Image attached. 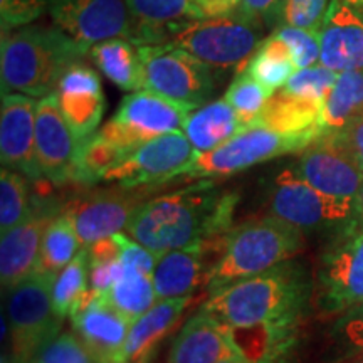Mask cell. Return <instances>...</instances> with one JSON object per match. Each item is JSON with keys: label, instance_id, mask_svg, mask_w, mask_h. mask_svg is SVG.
Wrapping results in <instances>:
<instances>
[{"label": "cell", "instance_id": "obj_1", "mask_svg": "<svg viewBox=\"0 0 363 363\" xmlns=\"http://www.w3.org/2000/svg\"><path fill=\"white\" fill-rule=\"evenodd\" d=\"M313 284L301 262L286 261L252 278L225 286L201 310L234 333L254 331L288 352L310 303Z\"/></svg>", "mask_w": 363, "mask_h": 363}, {"label": "cell", "instance_id": "obj_2", "mask_svg": "<svg viewBox=\"0 0 363 363\" xmlns=\"http://www.w3.org/2000/svg\"><path fill=\"white\" fill-rule=\"evenodd\" d=\"M238 197L212 184L148 199L126 225V234L158 257L175 249L224 238L233 227Z\"/></svg>", "mask_w": 363, "mask_h": 363}, {"label": "cell", "instance_id": "obj_3", "mask_svg": "<svg viewBox=\"0 0 363 363\" xmlns=\"http://www.w3.org/2000/svg\"><path fill=\"white\" fill-rule=\"evenodd\" d=\"M88 54L57 27H19L2 33L0 78L2 94L44 98L56 93L59 81Z\"/></svg>", "mask_w": 363, "mask_h": 363}, {"label": "cell", "instance_id": "obj_4", "mask_svg": "<svg viewBox=\"0 0 363 363\" xmlns=\"http://www.w3.org/2000/svg\"><path fill=\"white\" fill-rule=\"evenodd\" d=\"M303 247V233L274 216L233 227L216 264L207 271L208 296L225 286L252 278L289 261Z\"/></svg>", "mask_w": 363, "mask_h": 363}, {"label": "cell", "instance_id": "obj_5", "mask_svg": "<svg viewBox=\"0 0 363 363\" xmlns=\"http://www.w3.org/2000/svg\"><path fill=\"white\" fill-rule=\"evenodd\" d=\"M162 44L182 49L217 69H242L261 45L256 24L238 13L206 17L177 26Z\"/></svg>", "mask_w": 363, "mask_h": 363}, {"label": "cell", "instance_id": "obj_6", "mask_svg": "<svg viewBox=\"0 0 363 363\" xmlns=\"http://www.w3.org/2000/svg\"><path fill=\"white\" fill-rule=\"evenodd\" d=\"M56 272L38 269L7 291V328L12 363L35 360L44 345L61 333L62 320L52 306Z\"/></svg>", "mask_w": 363, "mask_h": 363}, {"label": "cell", "instance_id": "obj_7", "mask_svg": "<svg viewBox=\"0 0 363 363\" xmlns=\"http://www.w3.org/2000/svg\"><path fill=\"white\" fill-rule=\"evenodd\" d=\"M320 136V131L286 135L266 126H249L240 130L229 142L212 152L202 153L182 172L187 179H214L251 169L272 158L303 152Z\"/></svg>", "mask_w": 363, "mask_h": 363}, {"label": "cell", "instance_id": "obj_8", "mask_svg": "<svg viewBox=\"0 0 363 363\" xmlns=\"http://www.w3.org/2000/svg\"><path fill=\"white\" fill-rule=\"evenodd\" d=\"M143 89L194 111L208 103L214 79L211 67L167 44L138 45Z\"/></svg>", "mask_w": 363, "mask_h": 363}, {"label": "cell", "instance_id": "obj_9", "mask_svg": "<svg viewBox=\"0 0 363 363\" xmlns=\"http://www.w3.org/2000/svg\"><path fill=\"white\" fill-rule=\"evenodd\" d=\"M197 157V150L184 131H174L138 145L115 163L101 182H113L128 189L160 187L180 177Z\"/></svg>", "mask_w": 363, "mask_h": 363}, {"label": "cell", "instance_id": "obj_10", "mask_svg": "<svg viewBox=\"0 0 363 363\" xmlns=\"http://www.w3.org/2000/svg\"><path fill=\"white\" fill-rule=\"evenodd\" d=\"M271 216L296 229L316 230L342 224L350 229L355 203L340 202L313 189L296 169H286L272 182L269 192Z\"/></svg>", "mask_w": 363, "mask_h": 363}, {"label": "cell", "instance_id": "obj_11", "mask_svg": "<svg viewBox=\"0 0 363 363\" xmlns=\"http://www.w3.org/2000/svg\"><path fill=\"white\" fill-rule=\"evenodd\" d=\"M190 113L185 106L147 89L135 91L121 101L116 115L98 133L131 152L148 140L184 130Z\"/></svg>", "mask_w": 363, "mask_h": 363}, {"label": "cell", "instance_id": "obj_12", "mask_svg": "<svg viewBox=\"0 0 363 363\" xmlns=\"http://www.w3.org/2000/svg\"><path fill=\"white\" fill-rule=\"evenodd\" d=\"M363 303V233L343 238L321 256L316 278V306L323 315H342Z\"/></svg>", "mask_w": 363, "mask_h": 363}, {"label": "cell", "instance_id": "obj_13", "mask_svg": "<svg viewBox=\"0 0 363 363\" xmlns=\"http://www.w3.org/2000/svg\"><path fill=\"white\" fill-rule=\"evenodd\" d=\"M49 16L57 29L88 52L103 40L133 43L135 26L125 0H51Z\"/></svg>", "mask_w": 363, "mask_h": 363}, {"label": "cell", "instance_id": "obj_14", "mask_svg": "<svg viewBox=\"0 0 363 363\" xmlns=\"http://www.w3.org/2000/svg\"><path fill=\"white\" fill-rule=\"evenodd\" d=\"M296 170L313 189L340 202L355 203L363 187V170L342 136H318L301 152Z\"/></svg>", "mask_w": 363, "mask_h": 363}, {"label": "cell", "instance_id": "obj_15", "mask_svg": "<svg viewBox=\"0 0 363 363\" xmlns=\"http://www.w3.org/2000/svg\"><path fill=\"white\" fill-rule=\"evenodd\" d=\"M81 143L62 115L56 94L40 98L35 111V158L40 175L54 184L74 180Z\"/></svg>", "mask_w": 363, "mask_h": 363}, {"label": "cell", "instance_id": "obj_16", "mask_svg": "<svg viewBox=\"0 0 363 363\" xmlns=\"http://www.w3.org/2000/svg\"><path fill=\"white\" fill-rule=\"evenodd\" d=\"M148 192L150 187H118L89 195L74 203L69 214L78 230L81 246L89 247L125 230L135 212L148 201Z\"/></svg>", "mask_w": 363, "mask_h": 363}, {"label": "cell", "instance_id": "obj_17", "mask_svg": "<svg viewBox=\"0 0 363 363\" xmlns=\"http://www.w3.org/2000/svg\"><path fill=\"white\" fill-rule=\"evenodd\" d=\"M34 98L21 93L2 94L0 108V158L4 169L19 172L27 179H40L35 158Z\"/></svg>", "mask_w": 363, "mask_h": 363}, {"label": "cell", "instance_id": "obj_18", "mask_svg": "<svg viewBox=\"0 0 363 363\" xmlns=\"http://www.w3.org/2000/svg\"><path fill=\"white\" fill-rule=\"evenodd\" d=\"M74 333L99 363H121L130 321L106 298H88L71 316Z\"/></svg>", "mask_w": 363, "mask_h": 363}, {"label": "cell", "instance_id": "obj_19", "mask_svg": "<svg viewBox=\"0 0 363 363\" xmlns=\"http://www.w3.org/2000/svg\"><path fill=\"white\" fill-rule=\"evenodd\" d=\"M56 217L51 208L33 211L0 239V283L4 293L39 269L40 246L48 225Z\"/></svg>", "mask_w": 363, "mask_h": 363}, {"label": "cell", "instance_id": "obj_20", "mask_svg": "<svg viewBox=\"0 0 363 363\" xmlns=\"http://www.w3.org/2000/svg\"><path fill=\"white\" fill-rule=\"evenodd\" d=\"M320 65L330 71L363 69V17L343 0H331L320 30Z\"/></svg>", "mask_w": 363, "mask_h": 363}, {"label": "cell", "instance_id": "obj_21", "mask_svg": "<svg viewBox=\"0 0 363 363\" xmlns=\"http://www.w3.org/2000/svg\"><path fill=\"white\" fill-rule=\"evenodd\" d=\"M235 355L244 353L235 342L233 330L199 310L175 337L169 363H219Z\"/></svg>", "mask_w": 363, "mask_h": 363}, {"label": "cell", "instance_id": "obj_22", "mask_svg": "<svg viewBox=\"0 0 363 363\" xmlns=\"http://www.w3.org/2000/svg\"><path fill=\"white\" fill-rule=\"evenodd\" d=\"M54 94L62 115L81 142L93 136L104 113V94L96 72L81 62L72 66L59 81Z\"/></svg>", "mask_w": 363, "mask_h": 363}, {"label": "cell", "instance_id": "obj_23", "mask_svg": "<svg viewBox=\"0 0 363 363\" xmlns=\"http://www.w3.org/2000/svg\"><path fill=\"white\" fill-rule=\"evenodd\" d=\"M206 242L175 249L158 257L152 272L153 288L158 299H175L192 296L201 283H206L207 271L203 269Z\"/></svg>", "mask_w": 363, "mask_h": 363}, {"label": "cell", "instance_id": "obj_24", "mask_svg": "<svg viewBox=\"0 0 363 363\" xmlns=\"http://www.w3.org/2000/svg\"><path fill=\"white\" fill-rule=\"evenodd\" d=\"M135 26L136 45L162 44L165 35L185 22L206 19L192 0H125Z\"/></svg>", "mask_w": 363, "mask_h": 363}, {"label": "cell", "instance_id": "obj_25", "mask_svg": "<svg viewBox=\"0 0 363 363\" xmlns=\"http://www.w3.org/2000/svg\"><path fill=\"white\" fill-rule=\"evenodd\" d=\"M323 106L325 103L281 88L269 98L261 116L252 126H266V128L286 135L320 131L318 125H320Z\"/></svg>", "mask_w": 363, "mask_h": 363}, {"label": "cell", "instance_id": "obj_26", "mask_svg": "<svg viewBox=\"0 0 363 363\" xmlns=\"http://www.w3.org/2000/svg\"><path fill=\"white\" fill-rule=\"evenodd\" d=\"M190 299L192 296L158 299L148 311L136 318L130 325L128 337H126L123 353H121V363H130L152 353L153 347L160 342L163 335L174 328L182 313L190 305Z\"/></svg>", "mask_w": 363, "mask_h": 363}, {"label": "cell", "instance_id": "obj_27", "mask_svg": "<svg viewBox=\"0 0 363 363\" xmlns=\"http://www.w3.org/2000/svg\"><path fill=\"white\" fill-rule=\"evenodd\" d=\"M363 118V69L340 72L326 96L320 135L342 136Z\"/></svg>", "mask_w": 363, "mask_h": 363}, {"label": "cell", "instance_id": "obj_28", "mask_svg": "<svg viewBox=\"0 0 363 363\" xmlns=\"http://www.w3.org/2000/svg\"><path fill=\"white\" fill-rule=\"evenodd\" d=\"M240 130L244 128L238 115L225 98H222L206 103L190 113L182 131L199 155H202L229 142Z\"/></svg>", "mask_w": 363, "mask_h": 363}, {"label": "cell", "instance_id": "obj_29", "mask_svg": "<svg viewBox=\"0 0 363 363\" xmlns=\"http://www.w3.org/2000/svg\"><path fill=\"white\" fill-rule=\"evenodd\" d=\"M89 56L111 83L125 91L143 89V71L138 45L128 39H110L94 44Z\"/></svg>", "mask_w": 363, "mask_h": 363}, {"label": "cell", "instance_id": "obj_30", "mask_svg": "<svg viewBox=\"0 0 363 363\" xmlns=\"http://www.w3.org/2000/svg\"><path fill=\"white\" fill-rule=\"evenodd\" d=\"M246 69L272 96L296 74L298 66L289 45L274 33L262 40Z\"/></svg>", "mask_w": 363, "mask_h": 363}, {"label": "cell", "instance_id": "obj_31", "mask_svg": "<svg viewBox=\"0 0 363 363\" xmlns=\"http://www.w3.org/2000/svg\"><path fill=\"white\" fill-rule=\"evenodd\" d=\"M103 298L116 308L130 323L158 301L152 276L135 267L123 266L120 276Z\"/></svg>", "mask_w": 363, "mask_h": 363}, {"label": "cell", "instance_id": "obj_32", "mask_svg": "<svg viewBox=\"0 0 363 363\" xmlns=\"http://www.w3.org/2000/svg\"><path fill=\"white\" fill-rule=\"evenodd\" d=\"M89 291V252L83 247L66 267L56 274L52 286V306L65 320L83 306Z\"/></svg>", "mask_w": 363, "mask_h": 363}, {"label": "cell", "instance_id": "obj_33", "mask_svg": "<svg viewBox=\"0 0 363 363\" xmlns=\"http://www.w3.org/2000/svg\"><path fill=\"white\" fill-rule=\"evenodd\" d=\"M83 246L69 211L59 212L45 229L40 246L39 269L57 272L74 259Z\"/></svg>", "mask_w": 363, "mask_h": 363}, {"label": "cell", "instance_id": "obj_34", "mask_svg": "<svg viewBox=\"0 0 363 363\" xmlns=\"http://www.w3.org/2000/svg\"><path fill=\"white\" fill-rule=\"evenodd\" d=\"M33 212L27 189V177L19 172L2 169L0 174V233L24 222Z\"/></svg>", "mask_w": 363, "mask_h": 363}, {"label": "cell", "instance_id": "obj_35", "mask_svg": "<svg viewBox=\"0 0 363 363\" xmlns=\"http://www.w3.org/2000/svg\"><path fill=\"white\" fill-rule=\"evenodd\" d=\"M126 150L118 147L99 133L83 140L78 158L76 179L79 182H98L103 175L126 155Z\"/></svg>", "mask_w": 363, "mask_h": 363}, {"label": "cell", "instance_id": "obj_36", "mask_svg": "<svg viewBox=\"0 0 363 363\" xmlns=\"http://www.w3.org/2000/svg\"><path fill=\"white\" fill-rule=\"evenodd\" d=\"M224 98L233 106L242 128H249L261 116L271 94L252 78L251 72L242 69L227 88Z\"/></svg>", "mask_w": 363, "mask_h": 363}, {"label": "cell", "instance_id": "obj_37", "mask_svg": "<svg viewBox=\"0 0 363 363\" xmlns=\"http://www.w3.org/2000/svg\"><path fill=\"white\" fill-rule=\"evenodd\" d=\"M35 360L39 363H99L76 333H57L44 345Z\"/></svg>", "mask_w": 363, "mask_h": 363}, {"label": "cell", "instance_id": "obj_38", "mask_svg": "<svg viewBox=\"0 0 363 363\" xmlns=\"http://www.w3.org/2000/svg\"><path fill=\"white\" fill-rule=\"evenodd\" d=\"M276 34H278L279 38L289 45V49H291L298 71L320 65L321 39L318 30L283 26L281 29L276 30Z\"/></svg>", "mask_w": 363, "mask_h": 363}, {"label": "cell", "instance_id": "obj_39", "mask_svg": "<svg viewBox=\"0 0 363 363\" xmlns=\"http://www.w3.org/2000/svg\"><path fill=\"white\" fill-rule=\"evenodd\" d=\"M330 6L331 0H283L281 19L284 26L320 33Z\"/></svg>", "mask_w": 363, "mask_h": 363}, {"label": "cell", "instance_id": "obj_40", "mask_svg": "<svg viewBox=\"0 0 363 363\" xmlns=\"http://www.w3.org/2000/svg\"><path fill=\"white\" fill-rule=\"evenodd\" d=\"M337 72L330 71L328 67L316 65L306 69L296 71V74L286 83L283 88L293 91V93L301 94V96L316 99V101L325 103L326 96L330 94L333 88L335 81H337Z\"/></svg>", "mask_w": 363, "mask_h": 363}, {"label": "cell", "instance_id": "obj_41", "mask_svg": "<svg viewBox=\"0 0 363 363\" xmlns=\"http://www.w3.org/2000/svg\"><path fill=\"white\" fill-rule=\"evenodd\" d=\"M331 337L345 352V355H363V303L350 308L338 316Z\"/></svg>", "mask_w": 363, "mask_h": 363}, {"label": "cell", "instance_id": "obj_42", "mask_svg": "<svg viewBox=\"0 0 363 363\" xmlns=\"http://www.w3.org/2000/svg\"><path fill=\"white\" fill-rule=\"evenodd\" d=\"M51 0H0L2 33L26 27L49 11Z\"/></svg>", "mask_w": 363, "mask_h": 363}, {"label": "cell", "instance_id": "obj_43", "mask_svg": "<svg viewBox=\"0 0 363 363\" xmlns=\"http://www.w3.org/2000/svg\"><path fill=\"white\" fill-rule=\"evenodd\" d=\"M118 240H120V256L123 266L135 267V269L147 272L152 276L155 264L158 261L157 254L148 251L147 247H143L142 244L136 242L135 239H131L128 234H118Z\"/></svg>", "mask_w": 363, "mask_h": 363}, {"label": "cell", "instance_id": "obj_44", "mask_svg": "<svg viewBox=\"0 0 363 363\" xmlns=\"http://www.w3.org/2000/svg\"><path fill=\"white\" fill-rule=\"evenodd\" d=\"M283 0H240V6L235 13L252 24L271 22L276 16H281Z\"/></svg>", "mask_w": 363, "mask_h": 363}, {"label": "cell", "instance_id": "obj_45", "mask_svg": "<svg viewBox=\"0 0 363 363\" xmlns=\"http://www.w3.org/2000/svg\"><path fill=\"white\" fill-rule=\"evenodd\" d=\"M342 138L363 170V118L358 123L353 125L347 133L342 135Z\"/></svg>", "mask_w": 363, "mask_h": 363}, {"label": "cell", "instance_id": "obj_46", "mask_svg": "<svg viewBox=\"0 0 363 363\" xmlns=\"http://www.w3.org/2000/svg\"><path fill=\"white\" fill-rule=\"evenodd\" d=\"M347 233H363V187L355 199V208H353L352 225Z\"/></svg>", "mask_w": 363, "mask_h": 363}, {"label": "cell", "instance_id": "obj_47", "mask_svg": "<svg viewBox=\"0 0 363 363\" xmlns=\"http://www.w3.org/2000/svg\"><path fill=\"white\" fill-rule=\"evenodd\" d=\"M219 363H283V360H276V358H261V360H257V358H249L246 355H235L225 358Z\"/></svg>", "mask_w": 363, "mask_h": 363}, {"label": "cell", "instance_id": "obj_48", "mask_svg": "<svg viewBox=\"0 0 363 363\" xmlns=\"http://www.w3.org/2000/svg\"><path fill=\"white\" fill-rule=\"evenodd\" d=\"M343 2H347L348 6L353 7L360 16H363V0H343Z\"/></svg>", "mask_w": 363, "mask_h": 363}, {"label": "cell", "instance_id": "obj_49", "mask_svg": "<svg viewBox=\"0 0 363 363\" xmlns=\"http://www.w3.org/2000/svg\"><path fill=\"white\" fill-rule=\"evenodd\" d=\"M150 357H152V353H148V355H143V357L136 358V360L130 362V363H150Z\"/></svg>", "mask_w": 363, "mask_h": 363}, {"label": "cell", "instance_id": "obj_50", "mask_svg": "<svg viewBox=\"0 0 363 363\" xmlns=\"http://www.w3.org/2000/svg\"><path fill=\"white\" fill-rule=\"evenodd\" d=\"M357 363H363V355H362V358H360V360H358Z\"/></svg>", "mask_w": 363, "mask_h": 363}, {"label": "cell", "instance_id": "obj_51", "mask_svg": "<svg viewBox=\"0 0 363 363\" xmlns=\"http://www.w3.org/2000/svg\"><path fill=\"white\" fill-rule=\"evenodd\" d=\"M29 363H39L38 360H33V362H29Z\"/></svg>", "mask_w": 363, "mask_h": 363}, {"label": "cell", "instance_id": "obj_52", "mask_svg": "<svg viewBox=\"0 0 363 363\" xmlns=\"http://www.w3.org/2000/svg\"><path fill=\"white\" fill-rule=\"evenodd\" d=\"M362 17H363V16H362Z\"/></svg>", "mask_w": 363, "mask_h": 363}]
</instances>
